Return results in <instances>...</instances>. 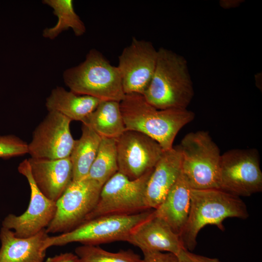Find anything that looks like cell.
<instances>
[{
	"label": "cell",
	"mask_w": 262,
	"mask_h": 262,
	"mask_svg": "<svg viewBox=\"0 0 262 262\" xmlns=\"http://www.w3.org/2000/svg\"><path fill=\"white\" fill-rule=\"evenodd\" d=\"M71 120L55 111H49L34 130L28 144L31 158L58 159L69 157L75 140L70 130Z\"/></svg>",
	"instance_id": "cell-13"
},
{
	"label": "cell",
	"mask_w": 262,
	"mask_h": 262,
	"mask_svg": "<svg viewBox=\"0 0 262 262\" xmlns=\"http://www.w3.org/2000/svg\"><path fill=\"white\" fill-rule=\"evenodd\" d=\"M115 140L118 171L131 180L152 170L164 151L156 141L134 131L126 130Z\"/></svg>",
	"instance_id": "cell-11"
},
{
	"label": "cell",
	"mask_w": 262,
	"mask_h": 262,
	"mask_svg": "<svg viewBox=\"0 0 262 262\" xmlns=\"http://www.w3.org/2000/svg\"><path fill=\"white\" fill-rule=\"evenodd\" d=\"M46 229L26 238L16 237L13 231L2 227L0 231V262H44L48 237Z\"/></svg>",
	"instance_id": "cell-17"
},
{
	"label": "cell",
	"mask_w": 262,
	"mask_h": 262,
	"mask_svg": "<svg viewBox=\"0 0 262 262\" xmlns=\"http://www.w3.org/2000/svg\"><path fill=\"white\" fill-rule=\"evenodd\" d=\"M82 133L75 140L69 156L73 169V180L86 178L97 156L101 137L89 126L82 124Z\"/></svg>",
	"instance_id": "cell-21"
},
{
	"label": "cell",
	"mask_w": 262,
	"mask_h": 262,
	"mask_svg": "<svg viewBox=\"0 0 262 262\" xmlns=\"http://www.w3.org/2000/svg\"><path fill=\"white\" fill-rule=\"evenodd\" d=\"M181 172V154L178 146L164 151L147 180L145 201L148 209H156L164 201Z\"/></svg>",
	"instance_id": "cell-16"
},
{
	"label": "cell",
	"mask_w": 262,
	"mask_h": 262,
	"mask_svg": "<svg viewBox=\"0 0 262 262\" xmlns=\"http://www.w3.org/2000/svg\"><path fill=\"white\" fill-rule=\"evenodd\" d=\"M248 217L246 204L240 197L220 189H191L188 218L180 237L184 247L191 251L195 248L197 235L205 226L215 225L223 230L225 219Z\"/></svg>",
	"instance_id": "cell-3"
},
{
	"label": "cell",
	"mask_w": 262,
	"mask_h": 262,
	"mask_svg": "<svg viewBox=\"0 0 262 262\" xmlns=\"http://www.w3.org/2000/svg\"><path fill=\"white\" fill-rule=\"evenodd\" d=\"M120 107L126 130L149 136L164 151L173 148L178 133L195 116L193 112L187 109H157L143 95L137 93L125 94Z\"/></svg>",
	"instance_id": "cell-1"
},
{
	"label": "cell",
	"mask_w": 262,
	"mask_h": 262,
	"mask_svg": "<svg viewBox=\"0 0 262 262\" xmlns=\"http://www.w3.org/2000/svg\"><path fill=\"white\" fill-rule=\"evenodd\" d=\"M191 189L181 172L164 201L154 210V215L165 222L179 236L188 218Z\"/></svg>",
	"instance_id": "cell-18"
},
{
	"label": "cell",
	"mask_w": 262,
	"mask_h": 262,
	"mask_svg": "<svg viewBox=\"0 0 262 262\" xmlns=\"http://www.w3.org/2000/svg\"><path fill=\"white\" fill-rule=\"evenodd\" d=\"M219 189L240 196L262 191V172L256 149H233L221 155Z\"/></svg>",
	"instance_id": "cell-8"
},
{
	"label": "cell",
	"mask_w": 262,
	"mask_h": 262,
	"mask_svg": "<svg viewBox=\"0 0 262 262\" xmlns=\"http://www.w3.org/2000/svg\"><path fill=\"white\" fill-rule=\"evenodd\" d=\"M194 95L186 60L167 49H158L156 65L143 96L159 110L186 109Z\"/></svg>",
	"instance_id": "cell-2"
},
{
	"label": "cell",
	"mask_w": 262,
	"mask_h": 262,
	"mask_svg": "<svg viewBox=\"0 0 262 262\" xmlns=\"http://www.w3.org/2000/svg\"><path fill=\"white\" fill-rule=\"evenodd\" d=\"M45 262H79V258L76 254L66 252L49 257Z\"/></svg>",
	"instance_id": "cell-28"
},
{
	"label": "cell",
	"mask_w": 262,
	"mask_h": 262,
	"mask_svg": "<svg viewBox=\"0 0 262 262\" xmlns=\"http://www.w3.org/2000/svg\"><path fill=\"white\" fill-rule=\"evenodd\" d=\"M154 210L131 215H110L82 222L72 230L54 236H48L44 248L79 242L82 245L98 246L115 241H126L133 229L149 218Z\"/></svg>",
	"instance_id": "cell-6"
},
{
	"label": "cell",
	"mask_w": 262,
	"mask_h": 262,
	"mask_svg": "<svg viewBox=\"0 0 262 262\" xmlns=\"http://www.w3.org/2000/svg\"><path fill=\"white\" fill-rule=\"evenodd\" d=\"M42 2L53 9L57 17V23L53 27L44 29L43 36L50 40L55 39L63 32L71 29L75 35L80 36L86 32V27L74 10L72 0H44Z\"/></svg>",
	"instance_id": "cell-22"
},
{
	"label": "cell",
	"mask_w": 262,
	"mask_h": 262,
	"mask_svg": "<svg viewBox=\"0 0 262 262\" xmlns=\"http://www.w3.org/2000/svg\"><path fill=\"white\" fill-rule=\"evenodd\" d=\"M64 82L73 93L101 100L120 102L125 97L119 70L95 49L79 65L65 70Z\"/></svg>",
	"instance_id": "cell-4"
},
{
	"label": "cell",
	"mask_w": 262,
	"mask_h": 262,
	"mask_svg": "<svg viewBox=\"0 0 262 262\" xmlns=\"http://www.w3.org/2000/svg\"><path fill=\"white\" fill-rule=\"evenodd\" d=\"M28 153V144L12 134L0 135V158L7 159Z\"/></svg>",
	"instance_id": "cell-25"
},
{
	"label": "cell",
	"mask_w": 262,
	"mask_h": 262,
	"mask_svg": "<svg viewBox=\"0 0 262 262\" xmlns=\"http://www.w3.org/2000/svg\"><path fill=\"white\" fill-rule=\"evenodd\" d=\"M75 252L79 262H142V260L131 249L111 252L98 246L82 245L77 247Z\"/></svg>",
	"instance_id": "cell-24"
},
{
	"label": "cell",
	"mask_w": 262,
	"mask_h": 262,
	"mask_svg": "<svg viewBox=\"0 0 262 262\" xmlns=\"http://www.w3.org/2000/svg\"><path fill=\"white\" fill-rule=\"evenodd\" d=\"M19 173L27 180L31 190L30 201L22 214L10 213L2 222V227L14 229L20 238L34 235L45 229L53 219L56 211V202L47 198L39 190L32 175L28 159L22 161L17 167Z\"/></svg>",
	"instance_id": "cell-10"
},
{
	"label": "cell",
	"mask_w": 262,
	"mask_h": 262,
	"mask_svg": "<svg viewBox=\"0 0 262 262\" xmlns=\"http://www.w3.org/2000/svg\"><path fill=\"white\" fill-rule=\"evenodd\" d=\"M101 100L89 96L78 95L61 86L53 89L46 98L48 111L58 112L72 120L83 122Z\"/></svg>",
	"instance_id": "cell-19"
},
{
	"label": "cell",
	"mask_w": 262,
	"mask_h": 262,
	"mask_svg": "<svg viewBox=\"0 0 262 262\" xmlns=\"http://www.w3.org/2000/svg\"><path fill=\"white\" fill-rule=\"evenodd\" d=\"M157 56L151 42L132 38L118 56L117 66L125 94L143 95L152 78Z\"/></svg>",
	"instance_id": "cell-12"
},
{
	"label": "cell",
	"mask_w": 262,
	"mask_h": 262,
	"mask_svg": "<svg viewBox=\"0 0 262 262\" xmlns=\"http://www.w3.org/2000/svg\"><path fill=\"white\" fill-rule=\"evenodd\" d=\"M33 179L41 192L48 199L56 202L73 180L70 157L50 159H29Z\"/></svg>",
	"instance_id": "cell-14"
},
{
	"label": "cell",
	"mask_w": 262,
	"mask_h": 262,
	"mask_svg": "<svg viewBox=\"0 0 262 262\" xmlns=\"http://www.w3.org/2000/svg\"><path fill=\"white\" fill-rule=\"evenodd\" d=\"M82 123L101 137L116 139L126 130L120 102L116 101L101 100Z\"/></svg>",
	"instance_id": "cell-20"
},
{
	"label": "cell",
	"mask_w": 262,
	"mask_h": 262,
	"mask_svg": "<svg viewBox=\"0 0 262 262\" xmlns=\"http://www.w3.org/2000/svg\"><path fill=\"white\" fill-rule=\"evenodd\" d=\"M118 171L116 140L101 137L97 156L87 178L102 186Z\"/></svg>",
	"instance_id": "cell-23"
},
{
	"label": "cell",
	"mask_w": 262,
	"mask_h": 262,
	"mask_svg": "<svg viewBox=\"0 0 262 262\" xmlns=\"http://www.w3.org/2000/svg\"><path fill=\"white\" fill-rule=\"evenodd\" d=\"M102 186L87 177L72 180L56 202L55 214L45 229L46 232H66L83 222L96 205Z\"/></svg>",
	"instance_id": "cell-9"
},
{
	"label": "cell",
	"mask_w": 262,
	"mask_h": 262,
	"mask_svg": "<svg viewBox=\"0 0 262 262\" xmlns=\"http://www.w3.org/2000/svg\"><path fill=\"white\" fill-rule=\"evenodd\" d=\"M176 256L178 262H223L217 258L193 253L185 248L181 249Z\"/></svg>",
	"instance_id": "cell-26"
},
{
	"label": "cell",
	"mask_w": 262,
	"mask_h": 262,
	"mask_svg": "<svg viewBox=\"0 0 262 262\" xmlns=\"http://www.w3.org/2000/svg\"><path fill=\"white\" fill-rule=\"evenodd\" d=\"M153 169L133 180L117 172L102 186L96 205L84 222L102 216L131 215L149 210L146 204L145 190Z\"/></svg>",
	"instance_id": "cell-7"
},
{
	"label": "cell",
	"mask_w": 262,
	"mask_h": 262,
	"mask_svg": "<svg viewBox=\"0 0 262 262\" xmlns=\"http://www.w3.org/2000/svg\"><path fill=\"white\" fill-rule=\"evenodd\" d=\"M142 262H178L176 255L169 252L144 251Z\"/></svg>",
	"instance_id": "cell-27"
},
{
	"label": "cell",
	"mask_w": 262,
	"mask_h": 262,
	"mask_svg": "<svg viewBox=\"0 0 262 262\" xmlns=\"http://www.w3.org/2000/svg\"><path fill=\"white\" fill-rule=\"evenodd\" d=\"M127 242L144 251L169 252L177 255L184 248L179 235L163 220L152 215L134 228Z\"/></svg>",
	"instance_id": "cell-15"
},
{
	"label": "cell",
	"mask_w": 262,
	"mask_h": 262,
	"mask_svg": "<svg viewBox=\"0 0 262 262\" xmlns=\"http://www.w3.org/2000/svg\"><path fill=\"white\" fill-rule=\"evenodd\" d=\"M179 147L181 154V173L190 188L219 189L221 154L209 132H189Z\"/></svg>",
	"instance_id": "cell-5"
}]
</instances>
